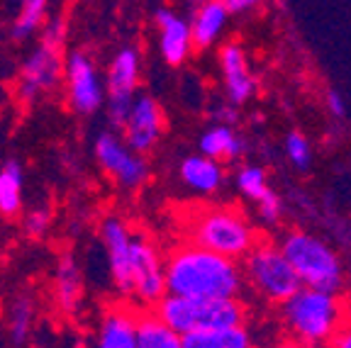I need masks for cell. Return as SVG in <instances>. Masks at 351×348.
Here are the masks:
<instances>
[{
	"label": "cell",
	"mask_w": 351,
	"mask_h": 348,
	"mask_svg": "<svg viewBox=\"0 0 351 348\" xmlns=\"http://www.w3.org/2000/svg\"><path fill=\"white\" fill-rule=\"evenodd\" d=\"M64 42L66 22L61 17L44 22L42 32H39V44L29 51L20 69V78H17V100L20 103H37L42 95L54 90L59 81H64Z\"/></svg>",
	"instance_id": "52a82bcc"
},
{
	"label": "cell",
	"mask_w": 351,
	"mask_h": 348,
	"mask_svg": "<svg viewBox=\"0 0 351 348\" xmlns=\"http://www.w3.org/2000/svg\"><path fill=\"white\" fill-rule=\"evenodd\" d=\"M261 239L258 227L234 205H208L188 217L186 241L241 261Z\"/></svg>",
	"instance_id": "3957f363"
},
{
	"label": "cell",
	"mask_w": 351,
	"mask_h": 348,
	"mask_svg": "<svg viewBox=\"0 0 351 348\" xmlns=\"http://www.w3.org/2000/svg\"><path fill=\"white\" fill-rule=\"evenodd\" d=\"M137 348H183V336L173 332L154 310H147L139 316Z\"/></svg>",
	"instance_id": "cb8c5ba5"
},
{
	"label": "cell",
	"mask_w": 351,
	"mask_h": 348,
	"mask_svg": "<svg viewBox=\"0 0 351 348\" xmlns=\"http://www.w3.org/2000/svg\"><path fill=\"white\" fill-rule=\"evenodd\" d=\"M197 151L210 158H217L222 164L239 161L247 153V139L237 132L234 125H210L197 139Z\"/></svg>",
	"instance_id": "ffe728a7"
},
{
	"label": "cell",
	"mask_w": 351,
	"mask_h": 348,
	"mask_svg": "<svg viewBox=\"0 0 351 348\" xmlns=\"http://www.w3.org/2000/svg\"><path fill=\"white\" fill-rule=\"evenodd\" d=\"M213 117L217 122H222V125H234L237 122V108L232 103H227V100H222V103L215 108Z\"/></svg>",
	"instance_id": "4dcf8cb0"
},
{
	"label": "cell",
	"mask_w": 351,
	"mask_h": 348,
	"mask_svg": "<svg viewBox=\"0 0 351 348\" xmlns=\"http://www.w3.org/2000/svg\"><path fill=\"white\" fill-rule=\"evenodd\" d=\"M154 22H156V29H159L161 59L169 66H183L195 51L191 20L169 10V8H159L154 12Z\"/></svg>",
	"instance_id": "9a60e30c"
},
{
	"label": "cell",
	"mask_w": 351,
	"mask_h": 348,
	"mask_svg": "<svg viewBox=\"0 0 351 348\" xmlns=\"http://www.w3.org/2000/svg\"><path fill=\"white\" fill-rule=\"evenodd\" d=\"M230 8L222 0H203L197 3L191 17V29H193V44L197 51L213 49L219 42V37L225 34L227 25H230Z\"/></svg>",
	"instance_id": "ac0fdd59"
},
{
	"label": "cell",
	"mask_w": 351,
	"mask_h": 348,
	"mask_svg": "<svg viewBox=\"0 0 351 348\" xmlns=\"http://www.w3.org/2000/svg\"><path fill=\"white\" fill-rule=\"evenodd\" d=\"M324 103H327V110L332 117H344L346 114V105L344 100H341V95L337 90H327V95H324Z\"/></svg>",
	"instance_id": "1f68e13d"
},
{
	"label": "cell",
	"mask_w": 351,
	"mask_h": 348,
	"mask_svg": "<svg viewBox=\"0 0 351 348\" xmlns=\"http://www.w3.org/2000/svg\"><path fill=\"white\" fill-rule=\"evenodd\" d=\"M139 316L132 305H115L103 314L98 324L95 348H137Z\"/></svg>",
	"instance_id": "2e32d148"
},
{
	"label": "cell",
	"mask_w": 351,
	"mask_h": 348,
	"mask_svg": "<svg viewBox=\"0 0 351 348\" xmlns=\"http://www.w3.org/2000/svg\"><path fill=\"white\" fill-rule=\"evenodd\" d=\"M34 319H37V302L29 293L12 295L10 305L5 310L8 321V336L15 348H25L32 338Z\"/></svg>",
	"instance_id": "7402d4cb"
},
{
	"label": "cell",
	"mask_w": 351,
	"mask_h": 348,
	"mask_svg": "<svg viewBox=\"0 0 351 348\" xmlns=\"http://www.w3.org/2000/svg\"><path fill=\"white\" fill-rule=\"evenodd\" d=\"M83 273L78 266L76 256L71 253H64V256L56 261V271H54V299L59 310L64 314H76L83 305Z\"/></svg>",
	"instance_id": "d6986e66"
},
{
	"label": "cell",
	"mask_w": 351,
	"mask_h": 348,
	"mask_svg": "<svg viewBox=\"0 0 351 348\" xmlns=\"http://www.w3.org/2000/svg\"><path fill=\"white\" fill-rule=\"evenodd\" d=\"M278 241L305 288L341 293L346 280L344 261L329 241L302 227L285 229Z\"/></svg>",
	"instance_id": "277c9868"
},
{
	"label": "cell",
	"mask_w": 351,
	"mask_h": 348,
	"mask_svg": "<svg viewBox=\"0 0 351 348\" xmlns=\"http://www.w3.org/2000/svg\"><path fill=\"white\" fill-rule=\"evenodd\" d=\"M283 153L288 158V164L293 166L295 171L305 173V171L313 169V161H315V151H313V144L307 139L302 132H288L283 139Z\"/></svg>",
	"instance_id": "4316f807"
},
{
	"label": "cell",
	"mask_w": 351,
	"mask_h": 348,
	"mask_svg": "<svg viewBox=\"0 0 351 348\" xmlns=\"http://www.w3.org/2000/svg\"><path fill=\"white\" fill-rule=\"evenodd\" d=\"M234 185H237V190H239V195L244 197V200L252 202V205L258 202L266 192L271 190L266 169L258 164H252V161H249V164H241L239 169H237Z\"/></svg>",
	"instance_id": "484cf974"
},
{
	"label": "cell",
	"mask_w": 351,
	"mask_h": 348,
	"mask_svg": "<svg viewBox=\"0 0 351 348\" xmlns=\"http://www.w3.org/2000/svg\"><path fill=\"white\" fill-rule=\"evenodd\" d=\"M166 256L142 232L132 236V305L154 310L166 297Z\"/></svg>",
	"instance_id": "9c48e42d"
},
{
	"label": "cell",
	"mask_w": 351,
	"mask_h": 348,
	"mask_svg": "<svg viewBox=\"0 0 351 348\" xmlns=\"http://www.w3.org/2000/svg\"><path fill=\"white\" fill-rule=\"evenodd\" d=\"M254 210H256V217L263 227H276L283 219V197L271 188L261 200L254 202Z\"/></svg>",
	"instance_id": "83f0119b"
},
{
	"label": "cell",
	"mask_w": 351,
	"mask_h": 348,
	"mask_svg": "<svg viewBox=\"0 0 351 348\" xmlns=\"http://www.w3.org/2000/svg\"><path fill=\"white\" fill-rule=\"evenodd\" d=\"M327 348H351V319L339 329V334L332 338V343Z\"/></svg>",
	"instance_id": "d6a6232c"
},
{
	"label": "cell",
	"mask_w": 351,
	"mask_h": 348,
	"mask_svg": "<svg viewBox=\"0 0 351 348\" xmlns=\"http://www.w3.org/2000/svg\"><path fill=\"white\" fill-rule=\"evenodd\" d=\"M183 348H256V338L249 324H237V327L186 334Z\"/></svg>",
	"instance_id": "44dd1931"
},
{
	"label": "cell",
	"mask_w": 351,
	"mask_h": 348,
	"mask_svg": "<svg viewBox=\"0 0 351 348\" xmlns=\"http://www.w3.org/2000/svg\"><path fill=\"white\" fill-rule=\"evenodd\" d=\"M349 319V302L344 295L305 285L278 307L283 336L295 338L310 348H327Z\"/></svg>",
	"instance_id": "7a4b0ae2"
},
{
	"label": "cell",
	"mask_w": 351,
	"mask_h": 348,
	"mask_svg": "<svg viewBox=\"0 0 351 348\" xmlns=\"http://www.w3.org/2000/svg\"><path fill=\"white\" fill-rule=\"evenodd\" d=\"M178 178H181V183L186 185L188 190L203 197L217 195L227 183L225 164L217 161V158L205 156L200 151L183 158L181 166H178Z\"/></svg>",
	"instance_id": "e0dca14e"
},
{
	"label": "cell",
	"mask_w": 351,
	"mask_h": 348,
	"mask_svg": "<svg viewBox=\"0 0 351 348\" xmlns=\"http://www.w3.org/2000/svg\"><path fill=\"white\" fill-rule=\"evenodd\" d=\"M139 78H142V54L137 47H122L115 51L105 71V112L112 125V129H120L125 125L132 103L137 98Z\"/></svg>",
	"instance_id": "30bf717a"
},
{
	"label": "cell",
	"mask_w": 351,
	"mask_h": 348,
	"mask_svg": "<svg viewBox=\"0 0 351 348\" xmlns=\"http://www.w3.org/2000/svg\"><path fill=\"white\" fill-rule=\"evenodd\" d=\"M98 234L100 244H103L110 283L120 293L122 299L132 302V236H134V229L122 214L110 212L100 222Z\"/></svg>",
	"instance_id": "7c38bea8"
},
{
	"label": "cell",
	"mask_w": 351,
	"mask_h": 348,
	"mask_svg": "<svg viewBox=\"0 0 351 348\" xmlns=\"http://www.w3.org/2000/svg\"><path fill=\"white\" fill-rule=\"evenodd\" d=\"M22 227H25V234H27L29 239H42L51 227V212L47 207H34V210H29V212L25 214Z\"/></svg>",
	"instance_id": "f1b7e54d"
},
{
	"label": "cell",
	"mask_w": 351,
	"mask_h": 348,
	"mask_svg": "<svg viewBox=\"0 0 351 348\" xmlns=\"http://www.w3.org/2000/svg\"><path fill=\"white\" fill-rule=\"evenodd\" d=\"M37 348H42V346H37Z\"/></svg>",
	"instance_id": "e575fe53"
},
{
	"label": "cell",
	"mask_w": 351,
	"mask_h": 348,
	"mask_svg": "<svg viewBox=\"0 0 351 348\" xmlns=\"http://www.w3.org/2000/svg\"><path fill=\"white\" fill-rule=\"evenodd\" d=\"M164 129H166V114L161 110L159 100H154L152 95H137L134 103H132V110L127 114L125 125L120 127L125 142L134 151L144 153V156H149L154 149L159 147Z\"/></svg>",
	"instance_id": "4fadbf2b"
},
{
	"label": "cell",
	"mask_w": 351,
	"mask_h": 348,
	"mask_svg": "<svg viewBox=\"0 0 351 348\" xmlns=\"http://www.w3.org/2000/svg\"><path fill=\"white\" fill-rule=\"evenodd\" d=\"M25 202V171L15 158H8L0 166V217H15L20 214Z\"/></svg>",
	"instance_id": "603a6c76"
},
{
	"label": "cell",
	"mask_w": 351,
	"mask_h": 348,
	"mask_svg": "<svg viewBox=\"0 0 351 348\" xmlns=\"http://www.w3.org/2000/svg\"><path fill=\"white\" fill-rule=\"evenodd\" d=\"M49 3L51 0H20V12H17L15 22H12V29H10L12 39L25 42V39L42 32Z\"/></svg>",
	"instance_id": "d4e9b609"
},
{
	"label": "cell",
	"mask_w": 351,
	"mask_h": 348,
	"mask_svg": "<svg viewBox=\"0 0 351 348\" xmlns=\"http://www.w3.org/2000/svg\"><path fill=\"white\" fill-rule=\"evenodd\" d=\"M241 268L247 277V290H252L266 305L280 307L302 288L295 268L276 239L261 236L256 246L241 258Z\"/></svg>",
	"instance_id": "8992f818"
},
{
	"label": "cell",
	"mask_w": 351,
	"mask_h": 348,
	"mask_svg": "<svg viewBox=\"0 0 351 348\" xmlns=\"http://www.w3.org/2000/svg\"><path fill=\"white\" fill-rule=\"evenodd\" d=\"M64 90L71 112L81 114V117H90L105 108V98H108L105 76H100L95 61L86 51L76 49L66 56Z\"/></svg>",
	"instance_id": "8fae6325"
},
{
	"label": "cell",
	"mask_w": 351,
	"mask_h": 348,
	"mask_svg": "<svg viewBox=\"0 0 351 348\" xmlns=\"http://www.w3.org/2000/svg\"><path fill=\"white\" fill-rule=\"evenodd\" d=\"M154 312L181 336L203 329H225L247 324L249 307L241 297L217 299V297H178L166 295Z\"/></svg>",
	"instance_id": "5b68a950"
},
{
	"label": "cell",
	"mask_w": 351,
	"mask_h": 348,
	"mask_svg": "<svg viewBox=\"0 0 351 348\" xmlns=\"http://www.w3.org/2000/svg\"><path fill=\"white\" fill-rule=\"evenodd\" d=\"M217 64L225 100L234 108L247 105L256 95V76L249 66L247 49L239 42H225L217 51Z\"/></svg>",
	"instance_id": "5bb4252c"
},
{
	"label": "cell",
	"mask_w": 351,
	"mask_h": 348,
	"mask_svg": "<svg viewBox=\"0 0 351 348\" xmlns=\"http://www.w3.org/2000/svg\"><path fill=\"white\" fill-rule=\"evenodd\" d=\"M93 156L98 161L100 171L108 175L112 183L127 192L142 190L152 178V166L147 156L130 147L125 142L120 129H105L95 136Z\"/></svg>",
	"instance_id": "ba28073f"
},
{
	"label": "cell",
	"mask_w": 351,
	"mask_h": 348,
	"mask_svg": "<svg viewBox=\"0 0 351 348\" xmlns=\"http://www.w3.org/2000/svg\"><path fill=\"white\" fill-rule=\"evenodd\" d=\"M166 293L178 297L232 299L247 293L241 261L183 241L166 253Z\"/></svg>",
	"instance_id": "6da1fadb"
},
{
	"label": "cell",
	"mask_w": 351,
	"mask_h": 348,
	"mask_svg": "<svg viewBox=\"0 0 351 348\" xmlns=\"http://www.w3.org/2000/svg\"><path fill=\"white\" fill-rule=\"evenodd\" d=\"M222 3L230 8L232 15H247L263 5V0H222Z\"/></svg>",
	"instance_id": "f546056e"
},
{
	"label": "cell",
	"mask_w": 351,
	"mask_h": 348,
	"mask_svg": "<svg viewBox=\"0 0 351 348\" xmlns=\"http://www.w3.org/2000/svg\"><path fill=\"white\" fill-rule=\"evenodd\" d=\"M269 348H310V346H305V343L295 341V338H291V336H278Z\"/></svg>",
	"instance_id": "836d02e7"
}]
</instances>
